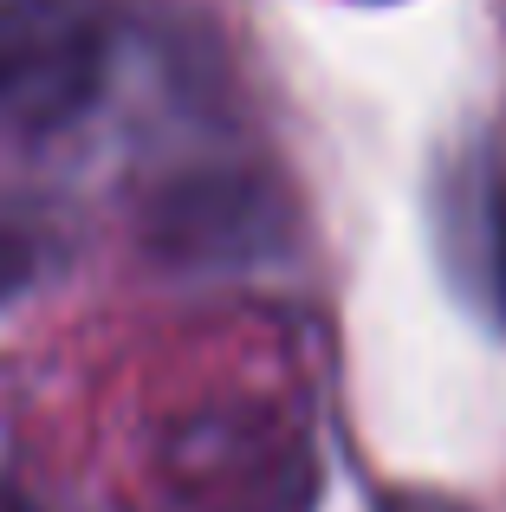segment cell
Listing matches in <instances>:
<instances>
[{"mask_svg":"<svg viewBox=\"0 0 506 512\" xmlns=\"http://www.w3.org/2000/svg\"><path fill=\"white\" fill-rule=\"evenodd\" d=\"M111 20L98 0H0V130L52 137L104 98Z\"/></svg>","mask_w":506,"mask_h":512,"instance_id":"cell-1","label":"cell"},{"mask_svg":"<svg viewBox=\"0 0 506 512\" xmlns=\"http://www.w3.org/2000/svg\"><path fill=\"white\" fill-rule=\"evenodd\" d=\"M33 273H39V240L26 234L20 221L0 214V305L20 299V292L33 286Z\"/></svg>","mask_w":506,"mask_h":512,"instance_id":"cell-2","label":"cell"},{"mask_svg":"<svg viewBox=\"0 0 506 512\" xmlns=\"http://www.w3.org/2000/svg\"><path fill=\"white\" fill-rule=\"evenodd\" d=\"M0 512H39L33 500H20V493H7V487H0Z\"/></svg>","mask_w":506,"mask_h":512,"instance_id":"cell-3","label":"cell"}]
</instances>
